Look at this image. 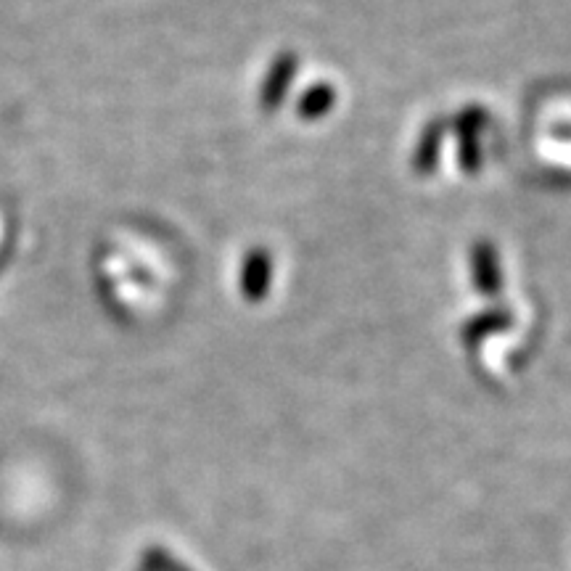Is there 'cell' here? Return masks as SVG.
Returning <instances> with one entry per match:
<instances>
[{
  "instance_id": "cell-1",
  "label": "cell",
  "mask_w": 571,
  "mask_h": 571,
  "mask_svg": "<svg viewBox=\"0 0 571 571\" xmlns=\"http://www.w3.org/2000/svg\"><path fill=\"white\" fill-rule=\"evenodd\" d=\"M297 56L294 53H281L278 59H273V67L267 72L265 82H262V93H260V104L265 112H275L281 101L289 93V85L297 75Z\"/></svg>"
},
{
  "instance_id": "cell-2",
  "label": "cell",
  "mask_w": 571,
  "mask_h": 571,
  "mask_svg": "<svg viewBox=\"0 0 571 571\" xmlns=\"http://www.w3.org/2000/svg\"><path fill=\"white\" fill-rule=\"evenodd\" d=\"M270 281H273V260L267 249L257 246L246 254L244 265H241V291L249 302H262L267 297Z\"/></svg>"
},
{
  "instance_id": "cell-3",
  "label": "cell",
  "mask_w": 571,
  "mask_h": 571,
  "mask_svg": "<svg viewBox=\"0 0 571 571\" xmlns=\"http://www.w3.org/2000/svg\"><path fill=\"white\" fill-rule=\"evenodd\" d=\"M471 267H474V283L476 289L492 297L500 289V265H497V254L490 244H476L471 254Z\"/></svg>"
},
{
  "instance_id": "cell-4",
  "label": "cell",
  "mask_w": 571,
  "mask_h": 571,
  "mask_svg": "<svg viewBox=\"0 0 571 571\" xmlns=\"http://www.w3.org/2000/svg\"><path fill=\"white\" fill-rule=\"evenodd\" d=\"M334 101H336L334 88L326 85V82H318V85H312V88L307 90L305 96L299 98L297 112L302 119H320L331 112Z\"/></svg>"
},
{
  "instance_id": "cell-5",
  "label": "cell",
  "mask_w": 571,
  "mask_h": 571,
  "mask_svg": "<svg viewBox=\"0 0 571 571\" xmlns=\"http://www.w3.org/2000/svg\"><path fill=\"white\" fill-rule=\"evenodd\" d=\"M439 141H442V127L434 122V125H429V130L423 133L416 151V170L423 172V175H429V172L434 170V164H437Z\"/></svg>"
},
{
  "instance_id": "cell-6",
  "label": "cell",
  "mask_w": 571,
  "mask_h": 571,
  "mask_svg": "<svg viewBox=\"0 0 571 571\" xmlns=\"http://www.w3.org/2000/svg\"><path fill=\"white\" fill-rule=\"evenodd\" d=\"M508 323H511V318H508L503 310H492V312H487V315H479V318L471 320V323L463 328V339H468V342L474 344V342H479L484 334L500 331V328H505Z\"/></svg>"
},
{
  "instance_id": "cell-7",
  "label": "cell",
  "mask_w": 571,
  "mask_h": 571,
  "mask_svg": "<svg viewBox=\"0 0 571 571\" xmlns=\"http://www.w3.org/2000/svg\"><path fill=\"white\" fill-rule=\"evenodd\" d=\"M143 564H146V571H188L186 566L175 561L170 553H164L162 548H149L146 556H143Z\"/></svg>"
},
{
  "instance_id": "cell-8",
  "label": "cell",
  "mask_w": 571,
  "mask_h": 571,
  "mask_svg": "<svg viewBox=\"0 0 571 571\" xmlns=\"http://www.w3.org/2000/svg\"><path fill=\"white\" fill-rule=\"evenodd\" d=\"M141 571H146V569H141Z\"/></svg>"
}]
</instances>
